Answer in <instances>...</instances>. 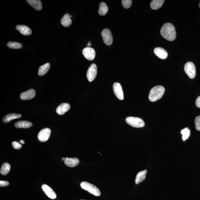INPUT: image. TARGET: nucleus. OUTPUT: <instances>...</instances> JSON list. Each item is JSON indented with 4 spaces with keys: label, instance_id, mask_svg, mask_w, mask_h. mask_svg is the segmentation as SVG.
Returning a JSON list of instances; mask_svg holds the SVG:
<instances>
[{
    "label": "nucleus",
    "instance_id": "1",
    "mask_svg": "<svg viewBox=\"0 0 200 200\" xmlns=\"http://www.w3.org/2000/svg\"><path fill=\"white\" fill-rule=\"evenodd\" d=\"M161 36L167 41H172L176 38V32L174 25L170 23H166L161 29Z\"/></svg>",
    "mask_w": 200,
    "mask_h": 200
},
{
    "label": "nucleus",
    "instance_id": "2",
    "mask_svg": "<svg viewBox=\"0 0 200 200\" xmlns=\"http://www.w3.org/2000/svg\"><path fill=\"white\" fill-rule=\"evenodd\" d=\"M165 89L162 86L154 87L150 90L149 99L150 101L154 102L160 100L163 96Z\"/></svg>",
    "mask_w": 200,
    "mask_h": 200
},
{
    "label": "nucleus",
    "instance_id": "3",
    "mask_svg": "<svg viewBox=\"0 0 200 200\" xmlns=\"http://www.w3.org/2000/svg\"><path fill=\"white\" fill-rule=\"evenodd\" d=\"M80 187L83 190H86L94 196H99L100 195V192L99 189L96 186L89 182H82L80 184Z\"/></svg>",
    "mask_w": 200,
    "mask_h": 200
},
{
    "label": "nucleus",
    "instance_id": "4",
    "mask_svg": "<svg viewBox=\"0 0 200 200\" xmlns=\"http://www.w3.org/2000/svg\"><path fill=\"white\" fill-rule=\"evenodd\" d=\"M126 122L128 125L134 128H142L145 125L143 120L139 117H128L126 119Z\"/></svg>",
    "mask_w": 200,
    "mask_h": 200
},
{
    "label": "nucleus",
    "instance_id": "5",
    "mask_svg": "<svg viewBox=\"0 0 200 200\" xmlns=\"http://www.w3.org/2000/svg\"><path fill=\"white\" fill-rule=\"evenodd\" d=\"M184 71L186 74L190 79L194 78L196 76V68L192 62H187L184 66Z\"/></svg>",
    "mask_w": 200,
    "mask_h": 200
},
{
    "label": "nucleus",
    "instance_id": "6",
    "mask_svg": "<svg viewBox=\"0 0 200 200\" xmlns=\"http://www.w3.org/2000/svg\"><path fill=\"white\" fill-rule=\"evenodd\" d=\"M104 42L108 46L111 45L112 44L113 38L111 30L108 29H104L101 33Z\"/></svg>",
    "mask_w": 200,
    "mask_h": 200
},
{
    "label": "nucleus",
    "instance_id": "7",
    "mask_svg": "<svg viewBox=\"0 0 200 200\" xmlns=\"http://www.w3.org/2000/svg\"><path fill=\"white\" fill-rule=\"evenodd\" d=\"M97 74V65L93 63L89 67L87 72V77L88 81L92 82L96 78Z\"/></svg>",
    "mask_w": 200,
    "mask_h": 200
},
{
    "label": "nucleus",
    "instance_id": "8",
    "mask_svg": "<svg viewBox=\"0 0 200 200\" xmlns=\"http://www.w3.org/2000/svg\"><path fill=\"white\" fill-rule=\"evenodd\" d=\"M51 130L50 129L46 128L42 129L39 133L38 138L41 142H45L48 140L50 137Z\"/></svg>",
    "mask_w": 200,
    "mask_h": 200
},
{
    "label": "nucleus",
    "instance_id": "9",
    "mask_svg": "<svg viewBox=\"0 0 200 200\" xmlns=\"http://www.w3.org/2000/svg\"><path fill=\"white\" fill-rule=\"evenodd\" d=\"M113 88L114 94L117 98L119 100H123L124 99L123 93L120 84L118 83H114Z\"/></svg>",
    "mask_w": 200,
    "mask_h": 200
},
{
    "label": "nucleus",
    "instance_id": "10",
    "mask_svg": "<svg viewBox=\"0 0 200 200\" xmlns=\"http://www.w3.org/2000/svg\"><path fill=\"white\" fill-rule=\"evenodd\" d=\"M83 53L85 58L89 60H94L95 57V51L92 48H85L83 50Z\"/></svg>",
    "mask_w": 200,
    "mask_h": 200
},
{
    "label": "nucleus",
    "instance_id": "11",
    "mask_svg": "<svg viewBox=\"0 0 200 200\" xmlns=\"http://www.w3.org/2000/svg\"><path fill=\"white\" fill-rule=\"evenodd\" d=\"M42 188L45 194L51 199H55L57 198V195L55 192L49 186L44 184L42 186Z\"/></svg>",
    "mask_w": 200,
    "mask_h": 200
},
{
    "label": "nucleus",
    "instance_id": "12",
    "mask_svg": "<svg viewBox=\"0 0 200 200\" xmlns=\"http://www.w3.org/2000/svg\"><path fill=\"white\" fill-rule=\"evenodd\" d=\"M35 90L30 89L25 92L22 93L20 95V97L23 100H30L35 97Z\"/></svg>",
    "mask_w": 200,
    "mask_h": 200
},
{
    "label": "nucleus",
    "instance_id": "13",
    "mask_svg": "<svg viewBox=\"0 0 200 200\" xmlns=\"http://www.w3.org/2000/svg\"><path fill=\"white\" fill-rule=\"evenodd\" d=\"M154 53L159 58L162 59H165L168 56V54L167 51L165 49L161 47L155 48L154 50Z\"/></svg>",
    "mask_w": 200,
    "mask_h": 200
},
{
    "label": "nucleus",
    "instance_id": "14",
    "mask_svg": "<svg viewBox=\"0 0 200 200\" xmlns=\"http://www.w3.org/2000/svg\"><path fill=\"white\" fill-rule=\"evenodd\" d=\"M70 105L68 103H63L58 106L56 109L57 114L59 115H63L70 109Z\"/></svg>",
    "mask_w": 200,
    "mask_h": 200
},
{
    "label": "nucleus",
    "instance_id": "15",
    "mask_svg": "<svg viewBox=\"0 0 200 200\" xmlns=\"http://www.w3.org/2000/svg\"><path fill=\"white\" fill-rule=\"evenodd\" d=\"M16 28L17 30L19 31L20 33L23 35H29L32 34V30L30 28L26 25H18L16 26Z\"/></svg>",
    "mask_w": 200,
    "mask_h": 200
},
{
    "label": "nucleus",
    "instance_id": "16",
    "mask_svg": "<svg viewBox=\"0 0 200 200\" xmlns=\"http://www.w3.org/2000/svg\"><path fill=\"white\" fill-rule=\"evenodd\" d=\"M64 162L67 166L69 167H74L78 165L80 163V161L77 158H66Z\"/></svg>",
    "mask_w": 200,
    "mask_h": 200
},
{
    "label": "nucleus",
    "instance_id": "17",
    "mask_svg": "<svg viewBox=\"0 0 200 200\" xmlns=\"http://www.w3.org/2000/svg\"><path fill=\"white\" fill-rule=\"evenodd\" d=\"M26 1L36 10H40L42 8L41 1L40 0H27Z\"/></svg>",
    "mask_w": 200,
    "mask_h": 200
},
{
    "label": "nucleus",
    "instance_id": "18",
    "mask_svg": "<svg viewBox=\"0 0 200 200\" xmlns=\"http://www.w3.org/2000/svg\"><path fill=\"white\" fill-rule=\"evenodd\" d=\"M70 16L71 15L69 14L66 13L62 18L61 21V24L64 27H68L72 24V21Z\"/></svg>",
    "mask_w": 200,
    "mask_h": 200
},
{
    "label": "nucleus",
    "instance_id": "19",
    "mask_svg": "<svg viewBox=\"0 0 200 200\" xmlns=\"http://www.w3.org/2000/svg\"><path fill=\"white\" fill-rule=\"evenodd\" d=\"M22 117L21 114H7L3 119V122L5 123H9L13 119L20 118Z\"/></svg>",
    "mask_w": 200,
    "mask_h": 200
},
{
    "label": "nucleus",
    "instance_id": "20",
    "mask_svg": "<svg viewBox=\"0 0 200 200\" xmlns=\"http://www.w3.org/2000/svg\"><path fill=\"white\" fill-rule=\"evenodd\" d=\"M147 172V170H145L138 173L135 180V182L136 184L140 183L145 179Z\"/></svg>",
    "mask_w": 200,
    "mask_h": 200
},
{
    "label": "nucleus",
    "instance_id": "21",
    "mask_svg": "<svg viewBox=\"0 0 200 200\" xmlns=\"http://www.w3.org/2000/svg\"><path fill=\"white\" fill-rule=\"evenodd\" d=\"M164 1V0H153L150 3V7L153 10H157L162 7Z\"/></svg>",
    "mask_w": 200,
    "mask_h": 200
},
{
    "label": "nucleus",
    "instance_id": "22",
    "mask_svg": "<svg viewBox=\"0 0 200 200\" xmlns=\"http://www.w3.org/2000/svg\"><path fill=\"white\" fill-rule=\"evenodd\" d=\"M15 126L19 128H28L32 126V123L27 121H20L15 124Z\"/></svg>",
    "mask_w": 200,
    "mask_h": 200
},
{
    "label": "nucleus",
    "instance_id": "23",
    "mask_svg": "<svg viewBox=\"0 0 200 200\" xmlns=\"http://www.w3.org/2000/svg\"><path fill=\"white\" fill-rule=\"evenodd\" d=\"M109 8L105 2H101L100 4L98 10L99 14L100 16H104L108 12Z\"/></svg>",
    "mask_w": 200,
    "mask_h": 200
},
{
    "label": "nucleus",
    "instance_id": "24",
    "mask_svg": "<svg viewBox=\"0 0 200 200\" xmlns=\"http://www.w3.org/2000/svg\"><path fill=\"white\" fill-rule=\"evenodd\" d=\"M50 67V63H48L40 66L38 71V74L39 76L45 75L48 71Z\"/></svg>",
    "mask_w": 200,
    "mask_h": 200
},
{
    "label": "nucleus",
    "instance_id": "25",
    "mask_svg": "<svg viewBox=\"0 0 200 200\" xmlns=\"http://www.w3.org/2000/svg\"><path fill=\"white\" fill-rule=\"evenodd\" d=\"M10 165L7 163H4L3 164L1 169V174L6 175L8 173L10 170Z\"/></svg>",
    "mask_w": 200,
    "mask_h": 200
},
{
    "label": "nucleus",
    "instance_id": "26",
    "mask_svg": "<svg viewBox=\"0 0 200 200\" xmlns=\"http://www.w3.org/2000/svg\"><path fill=\"white\" fill-rule=\"evenodd\" d=\"M7 46L11 49H19L22 47V45L19 43L14 42H9L7 43Z\"/></svg>",
    "mask_w": 200,
    "mask_h": 200
},
{
    "label": "nucleus",
    "instance_id": "27",
    "mask_svg": "<svg viewBox=\"0 0 200 200\" xmlns=\"http://www.w3.org/2000/svg\"><path fill=\"white\" fill-rule=\"evenodd\" d=\"M182 135V138L183 140L185 141L188 138L190 135V130L188 128H185L182 129L181 132Z\"/></svg>",
    "mask_w": 200,
    "mask_h": 200
},
{
    "label": "nucleus",
    "instance_id": "28",
    "mask_svg": "<svg viewBox=\"0 0 200 200\" xmlns=\"http://www.w3.org/2000/svg\"><path fill=\"white\" fill-rule=\"evenodd\" d=\"M122 4L125 9L129 8L132 4V1L131 0H122Z\"/></svg>",
    "mask_w": 200,
    "mask_h": 200
},
{
    "label": "nucleus",
    "instance_id": "29",
    "mask_svg": "<svg viewBox=\"0 0 200 200\" xmlns=\"http://www.w3.org/2000/svg\"><path fill=\"white\" fill-rule=\"evenodd\" d=\"M195 128L198 131H200V116L196 117L195 120Z\"/></svg>",
    "mask_w": 200,
    "mask_h": 200
},
{
    "label": "nucleus",
    "instance_id": "30",
    "mask_svg": "<svg viewBox=\"0 0 200 200\" xmlns=\"http://www.w3.org/2000/svg\"><path fill=\"white\" fill-rule=\"evenodd\" d=\"M12 145L13 148L16 149H19L22 147V146L21 144L16 141L12 142Z\"/></svg>",
    "mask_w": 200,
    "mask_h": 200
},
{
    "label": "nucleus",
    "instance_id": "31",
    "mask_svg": "<svg viewBox=\"0 0 200 200\" xmlns=\"http://www.w3.org/2000/svg\"><path fill=\"white\" fill-rule=\"evenodd\" d=\"M9 182L7 181H0V187H6L9 185Z\"/></svg>",
    "mask_w": 200,
    "mask_h": 200
},
{
    "label": "nucleus",
    "instance_id": "32",
    "mask_svg": "<svg viewBox=\"0 0 200 200\" xmlns=\"http://www.w3.org/2000/svg\"><path fill=\"white\" fill-rule=\"evenodd\" d=\"M195 104L198 108H200V96L197 98Z\"/></svg>",
    "mask_w": 200,
    "mask_h": 200
},
{
    "label": "nucleus",
    "instance_id": "33",
    "mask_svg": "<svg viewBox=\"0 0 200 200\" xmlns=\"http://www.w3.org/2000/svg\"><path fill=\"white\" fill-rule=\"evenodd\" d=\"M20 143L22 144H25V142L24 140H21L20 141Z\"/></svg>",
    "mask_w": 200,
    "mask_h": 200
},
{
    "label": "nucleus",
    "instance_id": "34",
    "mask_svg": "<svg viewBox=\"0 0 200 200\" xmlns=\"http://www.w3.org/2000/svg\"><path fill=\"white\" fill-rule=\"evenodd\" d=\"M91 43L90 42H89L88 43V44L87 45L88 46H91Z\"/></svg>",
    "mask_w": 200,
    "mask_h": 200
},
{
    "label": "nucleus",
    "instance_id": "35",
    "mask_svg": "<svg viewBox=\"0 0 200 200\" xmlns=\"http://www.w3.org/2000/svg\"><path fill=\"white\" fill-rule=\"evenodd\" d=\"M65 159H66V158H62V160L63 161H65Z\"/></svg>",
    "mask_w": 200,
    "mask_h": 200
},
{
    "label": "nucleus",
    "instance_id": "36",
    "mask_svg": "<svg viewBox=\"0 0 200 200\" xmlns=\"http://www.w3.org/2000/svg\"><path fill=\"white\" fill-rule=\"evenodd\" d=\"M199 7H200V3H199Z\"/></svg>",
    "mask_w": 200,
    "mask_h": 200
},
{
    "label": "nucleus",
    "instance_id": "37",
    "mask_svg": "<svg viewBox=\"0 0 200 200\" xmlns=\"http://www.w3.org/2000/svg\"><path fill=\"white\" fill-rule=\"evenodd\" d=\"M70 17H71H71H72V16H71H71H70Z\"/></svg>",
    "mask_w": 200,
    "mask_h": 200
},
{
    "label": "nucleus",
    "instance_id": "38",
    "mask_svg": "<svg viewBox=\"0 0 200 200\" xmlns=\"http://www.w3.org/2000/svg\"></svg>",
    "mask_w": 200,
    "mask_h": 200
}]
</instances>
